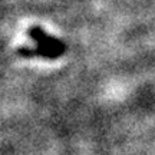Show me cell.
<instances>
[{
    "label": "cell",
    "mask_w": 155,
    "mask_h": 155,
    "mask_svg": "<svg viewBox=\"0 0 155 155\" xmlns=\"http://www.w3.org/2000/svg\"><path fill=\"white\" fill-rule=\"evenodd\" d=\"M28 35L30 39H33L36 46L35 49L30 48H20L17 50V53L23 58H30V56H42V58H48V59H56L61 55L65 53L66 50V45L62 40L53 38L45 32L42 28L33 26L29 29Z\"/></svg>",
    "instance_id": "obj_1"
}]
</instances>
